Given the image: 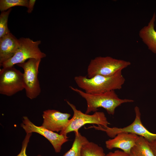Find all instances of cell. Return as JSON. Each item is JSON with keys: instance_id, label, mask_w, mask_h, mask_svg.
<instances>
[{"instance_id": "cell-21", "label": "cell", "mask_w": 156, "mask_h": 156, "mask_svg": "<svg viewBox=\"0 0 156 156\" xmlns=\"http://www.w3.org/2000/svg\"><path fill=\"white\" fill-rule=\"evenodd\" d=\"M148 142L154 155L156 156V140L151 142Z\"/></svg>"}, {"instance_id": "cell-6", "label": "cell", "mask_w": 156, "mask_h": 156, "mask_svg": "<svg viewBox=\"0 0 156 156\" xmlns=\"http://www.w3.org/2000/svg\"><path fill=\"white\" fill-rule=\"evenodd\" d=\"M135 118L129 125L123 127H110L101 125L96 126L94 125L86 129L94 128L95 129L105 132L110 138H113L118 134L121 133H132L144 137L148 141L151 142L156 140V134L148 131L143 125L141 120V114L139 108L136 106L134 108Z\"/></svg>"}, {"instance_id": "cell-10", "label": "cell", "mask_w": 156, "mask_h": 156, "mask_svg": "<svg viewBox=\"0 0 156 156\" xmlns=\"http://www.w3.org/2000/svg\"><path fill=\"white\" fill-rule=\"evenodd\" d=\"M70 115V114L62 113L56 110H46L43 112V121L42 126L53 132H60L67 126Z\"/></svg>"}, {"instance_id": "cell-17", "label": "cell", "mask_w": 156, "mask_h": 156, "mask_svg": "<svg viewBox=\"0 0 156 156\" xmlns=\"http://www.w3.org/2000/svg\"><path fill=\"white\" fill-rule=\"evenodd\" d=\"M29 0H0V10L1 12L6 11L12 7L21 6L27 8Z\"/></svg>"}, {"instance_id": "cell-20", "label": "cell", "mask_w": 156, "mask_h": 156, "mask_svg": "<svg viewBox=\"0 0 156 156\" xmlns=\"http://www.w3.org/2000/svg\"><path fill=\"white\" fill-rule=\"evenodd\" d=\"M106 156H130L128 154L124 151L116 150L114 152H109L106 155Z\"/></svg>"}, {"instance_id": "cell-9", "label": "cell", "mask_w": 156, "mask_h": 156, "mask_svg": "<svg viewBox=\"0 0 156 156\" xmlns=\"http://www.w3.org/2000/svg\"><path fill=\"white\" fill-rule=\"evenodd\" d=\"M23 119L21 126L26 133L35 132L43 135L50 142L56 153L60 152L62 145L68 140L67 137L51 131L42 126L35 125L27 116L23 117Z\"/></svg>"}, {"instance_id": "cell-14", "label": "cell", "mask_w": 156, "mask_h": 156, "mask_svg": "<svg viewBox=\"0 0 156 156\" xmlns=\"http://www.w3.org/2000/svg\"><path fill=\"white\" fill-rule=\"evenodd\" d=\"M75 133V138L71 148L63 156H82L81 151L82 146L89 141L79 132Z\"/></svg>"}, {"instance_id": "cell-19", "label": "cell", "mask_w": 156, "mask_h": 156, "mask_svg": "<svg viewBox=\"0 0 156 156\" xmlns=\"http://www.w3.org/2000/svg\"><path fill=\"white\" fill-rule=\"evenodd\" d=\"M31 134L32 133H26V135L22 142L21 152L16 156H28L26 154V149ZM36 156H42L39 155Z\"/></svg>"}, {"instance_id": "cell-12", "label": "cell", "mask_w": 156, "mask_h": 156, "mask_svg": "<svg viewBox=\"0 0 156 156\" xmlns=\"http://www.w3.org/2000/svg\"><path fill=\"white\" fill-rule=\"evenodd\" d=\"M19 41L11 32L0 38V66L14 55L19 46Z\"/></svg>"}, {"instance_id": "cell-2", "label": "cell", "mask_w": 156, "mask_h": 156, "mask_svg": "<svg viewBox=\"0 0 156 156\" xmlns=\"http://www.w3.org/2000/svg\"><path fill=\"white\" fill-rule=\"evenodd\" d=\"M70 88L86 100L87 105L85 112L86 114L97 112L98 108L102 107L109 114L113 115L117 107L123 103L134 101L132 99L120 98L115 90L99 94H90L71 86Z\"/></svg>"}, {"instance_id": "cell-5", "label": "cell", "mask_w": 156, "mask_h": 156, "mask_svg": "<svg viewBox=\"0 0 156 156\" xmlns=\"http://www.w3.org/2000/svg\"><path fill=\"white\" fill-rule=\"evenodd\" d=\"M19 39V46L16 51L10 59L3 63L1 66L3 68L13 66L15 65L25 62L31 58L41 59L46 57L39 46L41 41H34L29 38H20Z\"/></svg>"}, {"instance_id": "cell-22", "label": "cell", "mask_w": 156, "mask_h": 156, "mask_svg": "<svg viewBox=\"0 0 156 156\" xmlns=\"http://www.w3.org/2000/svg\"><path fill=\"white\" fill-rule=\"evenodd\" d=\"M36 1L35 0H29L27 7V12L28 13H31L34 9V6Z\"/></svg>"}, {"instance_id": "cell-18", "label": "cell", "mask_w": 156, "mask_h": 156, "mask_svg": "<svg viewBox=\"0 0 156 156\" xmlns=\"http://www.w3.org/2000/svg\"><path fill=\"white\" fill-rule=\"evenodd\" d=\"M11 8L1 12L0 15V38L10 32L8 25V18Z\"/></svg>"}, {"instance_id": "cell-3", "label": "cell", "mask_w": 156, "mask_h": 156, "mask_svg": "<svg viewBox=\"0 0 156 156\" xmlns=\"http://www.w3.org/2000/svg\"><path fill=\"white\" fill-rule=\"evenodd\" d=\"M66 102L72 109L73 114L72 118L69 120L66 127L60 132V134L67 137V134L70 132L74 131L75 133H78L79 129L87 124L105 127L108 126L110 124L103 112L97 111L92 115L84 113L77 109L74 105L68 101L66 100Z\"/></svg>"}, {"instance_id": "cell-23", "label": "cell", "mask_w": 156, "mask_h": 156, "mask_svg": "<svg viewBox=\"0 0 156 156\" xmlns=\"http://www.w3.org/2000/svg\"><path fill=\"white\" fill-rule=\"evenodd\" d=\"M130 156H138L133 152L131 151L130 153Z\"/></svg>"}, {"instance_id": "cell-15", "label": "cell", "mask_w": 156, "mask_h": 156, "mask_svg": "<svg viewBox=\"0 0 156 156\" xmlns=\"http://www.w3.org/2000/svg\"><path fill=\"white\" fill-rule=\"evenodd\" d=\"M131 151L138 156H155L148 141L144 137L139 136L135 144Z\"/></svg>"}, {"instance_id": "cell-8", "label": "cell", "mask_w": 156, "mask_h": 156, "mask_svg": "<svg viewBox=\"0 0 156 156\" xmlns=\"http://www.w3.org/2000/svg\"><path fill=\"white\" fill-rule=\"evenodd\" d=\"M24 89L23 74L13 66L0 70V94L12 96Z\"/></svg>"}, {"instance_id": "cell-16", "label": "cell", "mask_w": 156, "mask_h": 156, "mask_svg": "<svg viewBox=\"0 0 156 156\" xmlns=\"http://www.w3.org/2000/svg\"><path fill=\"white\" fill-rule=\"evenodd\" d=\"M81 153L82 156H106L101 147L89 141L83 146Z\"/></svg>"}, {"instance_id": "cell-7", "label": "cell", "mask_w": 156, "mask_h": 156, "mask_svg": "<svg viewBox=\"0 0 156 156\" xmlns=\"http://www.w3.org/2000/svg\"><path fill=\"white\" fill-rule=\"evenodd\" d=\"M41 59L31 58L27 62L17 64L23 70V79L26 96L30 99L36 98L41 89L38 78Z\"/></svg>"}, {"instance_id": "cell-11", "label": "cell", "mask_w": 156, "mask_h": 156, "mask_svg": "<svg viewBox=\"0 0 156 156\" xmlns=\"http://www.w3.org/2000/svg\"><path fill=\"white\" fill-rule=\"evenodd\" d=\"M139 136L132 133H119L112 139L106 141V146L110 150L115 148H120L130 154L132 149L135 145Z\"/></svg>"}, {"instance_id": "cell-1", "label": "cell", "mask_w": 156, "mask_h": 156, "mask_svg": "<svg viewBox=\"0 0 156 156\" xmlns=\"http://www.w3.org/2000/svg\"><path fill=\"white\" fill-rule=\"evenodd\" d=\"M77 86L84 92L90 94H99L120 90L125 83L122 71L109 76L96 75L89 78L79 75L74 77Z\"/></svg>"}, {"instance_id": "cell-4", "label": "cell", "mask_w": 156, "mask_h": 156, "mask_svg": "<svg viewBox=\"0 0 156 156\" xmlns=\"http://www.w3.org/2000/svg\"><path fill=\"white\" fill-rule=\"evenodd\" d=\"M130 62L110 56L98 57L92 60L87 70V77L96 75H113L130 65Z\"/></svg>"}, {"instance_id": "cell-13", "label": "cell", "mask_w": 156, "mask_h": 156, "mask_svg": "<svg viewBox=\"0 0 156 156\" xmlns=\"http://www.w3.org/2000/svg\"><path fill=\"white\" fill-rule=\"evenodd\" d=\"M156 15L154 13L148 25L142 28L139 36L143 42L152 52L156 53V31L155 29Z\"/></svg>"}]
</instances>
